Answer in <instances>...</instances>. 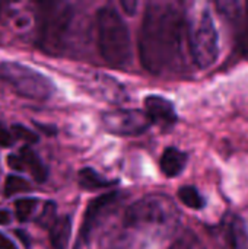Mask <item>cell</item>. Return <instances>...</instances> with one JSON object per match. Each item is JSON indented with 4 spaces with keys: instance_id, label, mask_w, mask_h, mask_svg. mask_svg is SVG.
I'll list each match as a JSON object with an SVG mask.
<instances>
[{
    "instance_id": "8fae6325",
    "label": "cell",
    "mask_w": 248,
    "mask_h": 249,
    "mask_svg": "<svg viewBox=\"0 0 248 249\" xmlns=\"http://www.w3.org/2000/svg\"><path fill=\"white\" fill-rule=\"evenodd\" d=\"M145 108H146V115L149 117L151 123H155L158 125L171 127L178 120L174 104L162 96H158V95L146 96Z\"/></svg>"
},
{
    "instance_id": "5b68a950",
    "label": "cell",
    "mask_w": 248,
    "mask_h": 249,
    "mask_svg": "<svg viewBox=\"0 0 248 249\" xmlns=\"http://www.w3.org/2000/svg\"><path fill=\"white\" fill-rule=\"evenodd\" d=\"M48 10L41 26V35L38 45L41 50L51 55H60L64 48V39L67 36L72 10L64 4H47Z\"/></svg>"
},
{
    "instance_id": "4316f807",
    "label": "cell",
    "mask_w": 248,
    "mask_h": 249,
    "mask_svg": "<svg viewBox=\"0 0 248 249\" xmlns=\"http://www.w3.org/2000/svg\"><path fill=\"white\" fill-rule=\"evenodd\" d=\"M10 223V213L6 210H0V225H9Z\"/></svg>"
},
{
    "instance_id": "9a60e30c",
    "label": "cell",
    "mask_w": 248,
    "mask_h": 249,
    "mask_svg": "<svg viewBox=\"0 0 248 249\" xmlns=\"http://www.w3.org/2000/svg\"><path fill=\"white\" fill-rule=\"evenodd\" d=\"M77 182H79V187L82 190H86V191H95V190L113 187V185L117 184L115 179L110 181V179L104 178L101 174H98L92 168H83V169H80L79 171V175H77Z\"/></svg>"
},
{
    "instance_id": "484cf974",
    "label": "cell",
    "mask_w": 248,
    "mask_h": 249,
    "mask_svg": "<svg viewBox=\"0 0 248 249\" xmlns=\"http://www.w3.org/2000/svg\"><path fill=\"white\" fill-rule=\"evenodd\" d=\"M15 235L22 241V244L26 247V248H29L31 247V242H29V238L25 235V232H22V231H15Z\"/></svg>"
},
{
    "instance_id": "44dd1931",
    "label": "cell",
    "mask_w": 248,
    "mask_h": 249,
    "mask_svg": "<svg viewBox=\"0 0 248 249\" xmlns=\"http://www.w3.org/2000/svg\"><path fill=\"white\" fill-rule=\"evenodd\" d=\"M54 213H56V209H54V204L48 203L41 214V217L38 219V223L44 228H48L54 223Z\"/></svg>"
},
{
    "instance_id": "2e32d148",
    "label": "cell",
    "mask_w": 248,
    "mask_h": 249,
    "mask_svg": "<svg viewBox=\"0 0 248 249\" xmlns=\"http://www.w3.org/2000/svg\"><path fill=\"white\" fill-rule=\"evenodd\" d=\"M180 201L189 207V209H193V210H202L205 206H206V200L205 197L199 193V190L193 185H184L178 190L177 193Z\"/></svg>"
},
{
    "instance_id": "277c9868",
    "label": "cell",
    "mask_w": 248,
    "mask_h": 249,
    "mask_svg": "<svg viewBox=\"0 0 248 249\" xmlns=\"http://www.w3.org/2000/svg\"><path fill=\"white\" fill-rule=\"evenodd\" d=\"M0 79L4 80L19 96L32 101H47L54 93V85L39 71L15 63H0Z\"/></svg>"
},
{
    "instance_id": "6da1fadb",
    "label": "cell",
    "mask_w": 248,
    "mask_h": 249,
    "mask_svg": "<svg viewBox=\"0 0 248 249\" xmlns=\"http://www.w3.org/2000/svg\"><path fill=\"white\" fill-rule=\"evenodd\" d=\"M187 22L184 12L174 3L148 4L139 34V54L149 73L165 74L181 67Z\"/></svg>"
},
{
    "instance_id": "d4e9b609",
    "label": "cell",
    "mask_w": 248,
    "mask_h": 249,
    "mask_svg": "<svg viewBox=\"0 0 248 249\" xmlns=\"http://www.w3.org/2000/svg\"><path fill=\"white\" fill-rule=\"evenodd\" d=\"M121 6L124 7V10H126L129 15H134V13H136V7H137V1L126 0V1H121Z\"/></svg>"
},
{
    "instance_id": "ba28073f",
    "label": "cell",
    "mask_w": 248,
    "mask_h": 249,
    "mask_svg": "<svg viewBox=\"0 0 248 249\" xmlns=\"http://www.w3.org/2000/svg\"><path fill=\"white\" fill-rule=\"evenodd\" d=\"M216 7L234 25L237 48L248 55V1H218Z\"/></svg>"
},
{
    "instance_id": "ffe728a7",
    "label": "cell",
    "mask_w": 248,
    "mask_h": 249,
    "mask_svg": "<svg viewBox=\"0 0 248 249\" xmlns=\"http://www.w3.org/2000/svg\"><path fill=\"white\" fill-rule=\"evenodd\" d=\"M12 136H13V139L23 140L25 143H29V144H34L38 142V136L31 128L22 125V124L12 125Z\"/></svg>"
},
{
    "instance_id": "7c38bea8",
    "label": "cell",
    "mask_w": 248,
    "mask_h": 249,
    "mask_svg": "<svg viewBox=\"0 0 248 249\" xmlns=\"http://www.w3.org/2000/svg\"><path fill=\"white\" fill-rule=\"evenodd\" d=\"M187 160H189V155L186 152H183L177 147H167L161 156L159 166L165 177L175 178L184 171Z\"/></svg>"
},
{
    "instance_id": "4fadbf2b",
    "label": "cell",
    "mask_w": 248,
    "mask_h": 249,
    "mask_svg": "<svg viewBox=\"0 0 248 249\" xmlns=\"http://www.w3.org/2000/svg\"><path fill=\"white\" fill-rule=\"evenodd\" d=\"M18 156L20 158V162H22V166H23V172L28 171L37 182H44L47 179L48 171H47L45 165L42 163L39 156L29 146L22 147L19 150Z\"/></svg>"
},
{
    "instance_id": "8992f818",
    "label": "cell",
    "mask_w": 248,
    "mask_h": 249,
    "mask_svg": "<svg viewBox=\"0 0 248 249\" xmlns=\"http://www.w3.org/2000/svg\"><path fill=\"white\" fill-rule=\"evenodd\" d=\"M175 214V207L168 200L159 197H148L136 201L129 207L126 213V225H165L172 222Z\"/></svg>"
},
{
    "instance_id": "3957f363",
    "label": "cell",
    "mask_w": 248,
    "mask_h": 249,
    "mask_svg": "<svg viewBox=\"0 0 248 249\" xmlns=\"http://www.w3.org/2000/svg\"><path fill=\"white\" fill-rule=\"evenodd\" d=\"M187 45L199 69L205 70L216 63L219 57V35L208 7L187 22Z\"/></svg>"
},
{
    "instance_id": "cb8c5ba5",
    "label": "cell",
    "mask_w": 248,
    "mask_h": 249,
    "mask_svg": "<svg viewBox=\"0 0 248 249\" xmlns=\"http://www.w3.org/2000/svg\"><path fill=\"white\" fill-rule=\"evenodd\" d=\"M0 249H16V247L6 235L0 233Z\"/></svg>"
},
{
    "instance_id": "83f0119b",
    "label": "cell",
    "mask_w": 248,
    "mask_h": 249,
    "mask_svg": "<svg viewBox=\"0 0 248 249\" xmlns=\"http://www.w3.org/2000/svg\"><path fill=\"white\" fill-rule=\"evenodd\" d=\"M0 13H1V4H0Z\"/></svg>"
},
{
    "instance_id": "7402d4cb",
    "label": "cell",
    "mask_w": 248,
    "mask_h": 249,
    "mask_svg": "<svg viewBox=\"0 0 248 249\" xmlns=\"http://www.w3.org/2000/svg\"><path fill=\"white\" fill-rule=\"evenodd\" d=\"M15 139L12 136V133L3 125L0 124V147H10L13 144Z\"/></svg>"
},
{
    "instance_id": "603a6c76",
    "label": "cell",
    "mask_w": 248,
    "mask_h": 249,
    "mask_svg": "<svg viewBox=\"0 0 248 249\" xmlns=\"http://www.w3.org/2000/svg\"><path fill=\"white\" fill-rule=\"evenodd\" d=\"M7 166L16 172H23V166H22L20 158L18 155H9L7 156Z\"/></svg>"
},
{
    "instance_id": "7a4b0ae2",
    "label": "cell",
    "mask_w": 248,
    "mask_h": 249,
    "mask_svg": "<svg viewBox=\"0 0 248 249\" xmlns=\"http://www.w3.org/2000/svg\"><path fill=\"white\" fill-rule=\"evenodd\" d=\"M96 28L102 58L111 67H126L132 60V41L124 19L114 7L104 6L96 13Z\"/></svg>"
},
{
    "instance_id": "30bf717a",
    "label": "cell",
    "mask_w": 248,
    "mask_h": 249,
    "mask_svg": "<svg viewBox=\"0 0 248 249\" xmlns=\"http://www.w3.org/2000/svg\"><path fill=\"white\" fill-rule=\"evenodd\" d=\"M120 198V194L117 191H113V193H107V194H102L96 198H94L88 207H86V212H85V216H83V222H82V228H80V235L85 241L89 239V235L92 233L94 228L98 225L99 219L102 217V214Z\"/></svg>"
},
{
    "instance_id": "e0dca14e",
    "label": "cell",
    "mask_w": 248,
    "mask_h": 249,
    "mask_svg": "<svg viewBox=\"0 0 248 249\" xmlns=\"http://www.w3.org/2000/svg\"><path fill=\"white\" fill-rule=\"evenodd\" d=\"M29 190H31L29 182L19 175H9L4 181V196L6 197H12L15 194L25 193Z\"/></svg>"
},
{
    "instance_id": "9c48e42d",
    "label": "cell",
    "mask_w": 248,
    "mask_h": 249,
    "mask_svg": "<svg viewBox=\"0 0 248 249\" xmlns=\"http://www.w3.org/2000/svg\"><path fill=\"white\" fill-rule=\"evenodd\" d=\"M216 232L227 249H248V229L243 217L235 213H225Z\"/></svg>"
},
{
    "instance_id": "5bb4252c",
    "label": "cell",
    "mask_w": 248,
    "mask_h": 249,
    "mask_svg": "<svg viewBox=\"0 0 248 249\" xmlns=\"http://www.w3.org/2000/svg\"><path fill=\"white\" fill-rule=\"evenodd\" d=\"M72 233V220L69 216H61L50 226V242L54 249H67Z\"/></svg>"
},
{
    "instance_id": "d6986e66",
    "label": "cell",
    "mask_w": 248,
    "mask_h": 249,
    "mask_svg": "<svg viewBox=\"0 0 248 249\" xmlns=\"http://www.w3.org/2000/svg\"><path fill=\"white\" fill-rule=\"evenodd\" d=\"M168 249H206L203 242L191 232L184 233L180 236Z\"/></svg>"
},
{
    "instance_id": "52a82bcc",
    "label": "cell",
    "mask_w": 248,
    "mask_h": 249,
    "mask_svg": "<svg viewBox=\"0 0 248 249\" xmlns=\"http://www.w3.org/2000/svg\"><path fill=\"white\" fill-rule=\"evenodd\" d=\"M102 124L111 134L133 137L145 133L152 123L146 112L139 109H114L102 114Z\"/></svg>"
},
{
    "instance_id": "ac0fdd59",
    "label": "cell",
    "mask_w": 248,
    "mask_h": 249,
    "mask_svg": "<svg viewBox=\"0 0 248 249\" xmlns=\"http://www.w3.org/2000/svg\"><path fill=\"white\" fill-rule=\"evenodd\" d=\"M37 204H38V200H37V198H32V197L18 200V201L15 203L18 220H19V222H26V220L32 216L34 210L37 209Z\"/></svg>"
}]
</instances>
